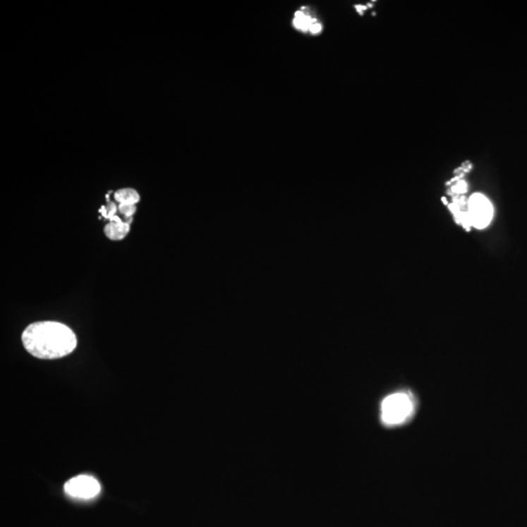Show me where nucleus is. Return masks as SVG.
I'll list each match as a JSON object with an SVG mask.
<instances>
[{
    "mask_svg": "<svg viewBox=\"0 0 527 527\" xmlns=\"http://www.w3.org/2000/svg\"><path fill=\"white\" fill-rule=\"evenodd\" d=\"M293 25L297 30L303 32H310L312 35H318L322 30V25L317 22V19L303 11L296 12L293 20Z\"/></svg>",
    "mask_w": 527,
    "mask_h": 527,
    "instance_id": "nucleus-5",
    "label": "nucleus"
},
{
    "mask_svg": "<svg viewBox=\"0 0 527 527\" xmlns=\"http://www.w3.org/2000/svg\"><path fill=\"white\" fill-rule=\"evenodd\" d=\"M114 200L119 205H136L140 201V195L133 188H121L114 193Z\"/></svg>",
    "mask_w": 527,
    "mask_h": 527,
    "instance_id": "nucleus-7",
    "label": "nucleus"
},
{
    "mask_svg": "<svg viewBox=\"0 0 527 527\" xmlns=\"http://www.w3.org/2000/svg\"><path fill=\"white\" fill-rule=\"evenodd\" d=\"M136 205H119V211L124 217L126 222L131 224L133 220V215L136 213Z\"/></svg>",
    "mask_w": 527,
    "mask_h": 527,
    "instance_id": "nucleus-8",
    "label": "nucleus"
},
{
    "mask_svg": "<svg viewBox=\"0 0 527 527\" xmlns=\"http://www.w3.org/2000/svg\"><path fill=\"white\" fill-rule=\"evenodd\" d=\"M466 190H467V186H466L465 182H461L456 187L452 188L453 192L457 193H465Z\"/></svg>",
    "mask_w": 527,
    "mask_h": 527,
    "instance_id": "nucleus-10",
    "label": "nucleus"
},
{
    "mask_svg": "<svg viewBox=\"0 0 527 527\" xmlns=\"http://www.w3.org/2000/svg\"><path fill=\"white\" fill-rule=\"evenodd\" d=\"M116 211L117 207L116 203L109 201L108 205L103 206V207L101 208L100 213L104 218L108 219V220H109V219H111L114 217V216H116Z\"/></svg>",
    "mask_w": 527,
    "mask_h": 527,
    "instance_id": "nucleus-9",
    "label": "nucleus"
},
{
    "mask_svg": "<svg viewBox=\"0 0 527 527\" xmlns=\"http://www.w3.org/2000/svg\"><path fill=\"white\" fill-rule=\"evenodd\" d=\"M22 342L28 353L40 360L63 358L78 345L75 332L57 322L32 323L23 332Z\"/></svg>",
    "mask_w": 527,
    "mask_h": 527,
    "instance_id": "nucleus-1",
    "label": "nucleus"
},
{
    "mask_svg": "<svg viewBox=\"0 0 527 527\" xmlns=\"http://www.w3.org/2000/svg\"><path fill=\"white\" fill-rule=\"evenodd\" d=\"M414 404L406 393L387 396L382 402L381 419L388 426H396L406 422L413 412Z\"/></svg>",
    "mask_w": 527,
    "mask_h": 527,
    "instance_id": "nucleus-2",
    "label": "nucleus"
},
{
    "mask_svg": "<svg viewBox=\"0 0 527 527\" xmlns=\"http://www.w3.org/2000/svg\"><path fill=\"white\" fill-rule=\"evenodd\" d=\"M107 238L111 241H121L130 231V224L121 220L119 216L109 219V223L104 229Z\"/></svg>",
    "mask_w": 527,
    "mask_h": 527,
    "instance_id": "nucleus-6",
    "label": "nucleus"
},
{
    "mask_svg": "<svg viewBox=\"0 0 527 527\" xmlns=\"http://www.w3.org/2000/svg\"><path fill=\"white\" fill-rule=\"evenodd\" d=\"M65 492L73 498L91 499L101 491L100 483L90 475H80L71 478L63 486Z\"/></svg>",
    "mask_w": 527,
    "mask_h": 527,
    "instance_id": "nucleus-4",
    "label": "nucleus"
},
{
    "mask_svg": "<svg viewBox=\"0 0 527 527\" xmlns=\"http://www.w3.org/2000/svg\"><path fill=\"white\" fill-rule=\"evenodd\" d=\"M468 214L471 226L477 229L485 228L492 220V205L485 195L475 193L468 201Z\"/></svg>",
    "mask_w": 527,
    "mask_h": 527,
    "instance_id": "nucleus-3",
    "label": "nucleus"
}]
</instances>
